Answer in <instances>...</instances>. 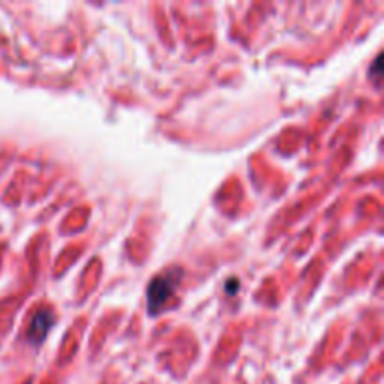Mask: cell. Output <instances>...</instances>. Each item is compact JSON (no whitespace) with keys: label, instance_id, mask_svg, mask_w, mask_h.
Wrapping results in <instances>:
<instances>
[{"label":"cell","instance_id":"cell-1","mask_svg":"<svg viewBox=\"0 0 384 384\" xmlns=\"http://www.w3.org/2000/svg\"><path fill=\"white\" fill-rule=\"evenodd\" d=\"M180 270H169V272L156 276L148 287V313L154 315L158 309H163L169 300L173 298L174 290L180 283Z\"/></svg>","mask_w":384,"mask_h":384},{"label":"cell","instance_id":"cell-2","mask_svg":"<svg viewBox=\"0 0 384 384\" xmlns=\"http://www.w3.org/2000/svg\"><path fill=\"white\" fill-rule=\"evenodd\" d=\"M55 323V317L49 309H39L38 313H34V317L30 319V324H28L27 338L32 343H39L44 341V338L47 335L49 328Z\"/></svg>","mask_w":384,"mask_h":384}]
</instances>
